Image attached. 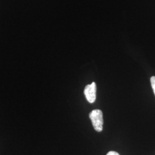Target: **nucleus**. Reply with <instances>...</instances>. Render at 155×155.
Masks as SVG:
<instances>
[{"label": "nucleus", "instance_id": "1", "mask_svg": "<svg viewBox=\"0 0 155 155\" xmlns=\"http://www.w3.org/2000/svg\"><path fill=\"white\" fill-rule=\"evenodd\" d=\"M89 117L92 122L94 129L100 132L103 129V113L99 109H95L91 111L89 114Z\"/></svg>", "mask_w": 155, "mask_h": 155}, {"label": "nucleus", "instance_id": "4", "mask_svg": "<svg viewBox=\"0 0 155 155\" xmlns=\"http://www.w3.org/2000/svg\"><path fill=\"white\" fill-rule=\"evenodd\" d=\"M106 155H120L117 152L115 151H110L107 153V154Z\"/></svg>", "mask_w": 155, "mask_h": 155}, {"label": "nucleus", "instance_id": "3", "mask_svg": "<svg viewBox=\"0 0 155 155\" xmlns=\"http://www.w3.org/2000/svg\"><path fill=\"white\" fill-rule=\"evenodd\" d=\"M150 83H151V86L152 89L153 90L154 94L155 95V77H152L150 78Z\"/></svg>", "mask_w": 155, "mask_h": 155}, {"label": "nucleus", "instance_id": "2", "mask_svg": "<svg viewBox=\"0 0 155 155\" xmlns=\"http://www.w3.org/2000/svg\"><path fill=\"white\" fill-rule=\"evenodd\" d=\"M97 86L95 82L87 84L84 90V94L89 103H94L96 100Z\"/></svg>", "mask_w": 155, "mask_h": 155}]
</instances>
